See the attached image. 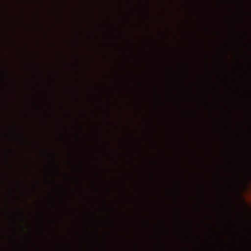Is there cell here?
Returning a JSON list of instances; mask_svg holds the SVG:
<instances>
[{
  "label": "cell",
  "instance_id": "6da1fadb",
  "mask_svg": "<svg viewBox=\"0 0 251 251\" xmlns=\"http://www.w3.org/2000/svg\"><path fill=\"white\" fill-rule=\"evenodd\" d=\"M243 200H244V202L247 205L251 206V181L250 184L247 186V188L244 190V193H243Z\"/></svg>",
  "mask_w": 251,
  "mask_h": 251
}]
</instances>
